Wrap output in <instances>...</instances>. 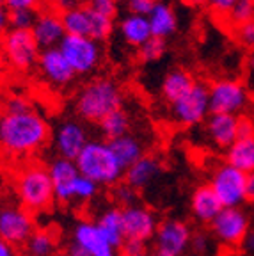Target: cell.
I'll use <instances>...</instances> for the list:
<instances>
[{
  "mask_svg": "<svg viewBox=\"0 0 254 256\" xmlns=\"http://www.w3.org/2000/svg\"><path fill=\"white\" fill-rule=\"evenodd\" d=\"M78 172L98 187H114L124 176V169L118 162L107 140L91 139L75 158Z\"/></svg>",
  "mask_w": 254,
  "mask_h": 256,
  "instance_id": "obj_3",
  "label": "cell"
},
{
  "mask_svg": "<svg viewBox=\"0 0 254 256\" xmlns=\"http://www.w3.org/2000/svg\"><path fill=\"white\" fill-rule=\"evenodd\" d=\"M0 256H16L14 248L11 244H8L6 240L0 238Z\"/></svg>",
  "mask_w": 254,
  "mask_h": 256,
  "instance_id": "obj_48",
  "label": "cell"
},
{
  "mask_svg": "<svg viewBox=\"0 0 254 256\" xmlns=\"http://www.w3.org/2000/svg\"><path fill=\"white\" fill-rule=\"evenodd\" d=\"M183 2H187L188 6H202L206 0H183Z\"/></svg>",
  "mask_w": 254,
  "mask_h": 256,
  "instance_id": "obj_52",
  "label": "cell"
},
{
  "mask_svg": "<svg viewBox=\"0 0 254 256\" xmlns=\"http://www.w3.org/2000/svg\"><path fill=\"white\" fill-rule=\"evenodd\" d=\"M46 169L48 174H50V180H52L56 201L60 204H73V188H75L76 178L80 176L78 169L75 166V160L57 156L50 162Z\"/></svg>",
  "mask_w": 254,
  "mask_h": 256,
  "instance_id": "obj_15",
  "label": "cell"
},
{
  "mask_svg": "<svg viewBox=\"0 0 254 256\" xmlns=\"http://www.w3.org/2000/svg\"><path fill=\"white\" fill-rule=\"evenodd\" d=\"M158 0H126V8L130 14L137 16H150V12L155 9Z\"/></svg>",
  "mask_w": 254,
  "mask_h": 256,
  "instance_id": "obj_39",
  "label": "cell"
},
{
  "mask_svg": "<svg viewBox=\"0 0 254 256\" xmlns=\"http://www.w3.org/2000/svg\"><path fill=\"white\" fill-rule=\"evenodd\" d=\"M120 251L126 252V254H132V252H142V251H146V244H144V242H139V240H126Z\"/></svg>",
  "mask_w": 254,
  "mask_h": 256,
  "instance_id": "obj_44",
  "label": "cell"
},
{
  "mask_svg": "<svg viewBox=\"0 0 254 256\" xmlns=\"http://www.w3.org/2000/svg\"><path fill=\"white\" fill-rule=\"evenodd\" d=\"M88 8H91L92 11L105 14L108 18H116L118 16V2L116 0H88Z\"/></svg>",
  "mask_w": 254,
  "mask_h": 256,
  "instance_id": "obj_38",
  "label": "cell"
},
{
  "mask_svg": "<svg viewBox=\"0 0 254 256\" xmlns=\"http://www.w3.org/2000/svg\"><path fill=\"white\" fill-rule=\"evenodd\" d=\"M89 140V132L82 121L66 120L57 126L54 136V148L60 158L75 160Z\"/></svg>",
  "mask_w": 254,
  "mask_h": 256,
  "instance_id": "obj_14",
  "label": "cell"
},
{
  "mask_svg": "<svg viewBox=\"0 0 254 256\" xmlns=\"http://www.w3.org/2000/svg\"><path fill=\"white\" fill-rule=\"evenodd\" d=\"M100 132L104 140H112L118 139V137H123L126 134H130L132 128V118L123 107L118 108V110L110 112L108 116H105L104 120L98 123Z\"/></svg>",
  "mask_w": 254,
  "mask_h": 256,
  "instance_id": "obj_29",
  "label": "cell"
},
{
  "mask_svg": "<svg viewBox=\"0 0 254 256\" xmlns=\"http://www.w3.org/2000/svg\"><path fill=\"white\" fill-rule=\"evenodd\" d=\"M194 82H196L194 76L188 72H185V70H182V68L171 70V72L164 76L162 86H160V92H162L164 100L171 105V104H174L178 98H182V96L194 86Z\"/></svg>",
  "mask_w": 254,
  "mask_h": 256,
  "instance_id": "obj_27",
  "label": "cell"
},
{
  "mask_svg": "<svg viewBox=\"0 0 254 256\" xmlns=\"http://www.w3.org/2000/svg\"><path fill=\"white\" fill-rule=\"evenodd\" d=\"M16 194L22 208L28 214L46 212L56 203L48 169L41 164H28L16 174Z\"/></svg>",
  "mask_w": 254,
  "mask_h": 256,
  "instance_id": "obj_4",
  "label": "cell"
},
{
  "mask_svg": "<svg viewBox=\"0 0 254 256\" xmlns=\"http://www.w3.org/2000/svg\"><path fill=\"white\" fill-rule=\"evenodd\" d=\"M123 105V91L118 82L107 76H98L80 89L75 98V110L80 120L96 123L118 110Z\"/></svg>",
  "mask_w": 254,
  "mask_h": 256,
  "instance_id": "obj_2",
  "label": "cell"
},
{
  "mask_svg": "<svg viewBox=\"0 0 254 256\" xmlns=\"http://www.w3.org/2000/svg\"><path fill=\"white\" fill-rule=\"evenodd\" d=\"M254 136V123L250 118L238 116V124H236V137L238 139H246V137Z\"/></svg>",
  "mask_w": 254,
  "mask_h": 256,
  "instance_id": "obj_43",
  "label": "cell"
},
{
  "mask_svg": "<svg viewBox=\"0 0 254 256\" xmlns=\"http://www.w3.org/2000/svg\"><path fill=\"white\" fill-rule=\"evenodd\" d=\"M57 249V236L50 230H34L25 242V251L28 256H54Z\"/></svg>",
  "mask_w": 254,
  "mask_h": 256,
  "instance_id": "obj_30",
  "label": "cell"
},
{
  "mask_svg": "<svg viewBox=\"0 0 254 256\" xmlns=\"http://www.w3.org/2000/svg\"><path fill=\"white\" fill-rule=\"evenodd\" d=\"M68 64L72 66L75 75H89L100 66L102 59H104V48L102 43L91 40V38L84 36H66L57 46Z\"/></svg>",
  "mask_w": 254,
  "mask_h": 256,
  "instance_id": "obj_6",
  "label": "cell"
},
{
  "mask_svg": "<svg viewBox=\"0 0 254 256\" xmlns=\"http://www.w3.org/2000/svg\"><path fill=\"white\" fill-rule=\"evenodd\" d=\"M171 116L182 126H196L210 116V94L208 86L196 80L182 98L171 104Z\"/></svg>",
  "mask_w": 254,
  "mask_h": 256,
  "instance_id": "obj_8",
  "label": "cell"
},
{
  "mask_svg": "<svg viewBox=\"0 0 254 256\" xmlns=\"http://www.w3.org/2000/svg\"><path fill=\"white\" fill-rule=\"evenodd\" d=\"M32 110L30 102H27L22 96H11L8 102H6V110L4 112H27Z\"/></svg>",
  "mask_w": 254,
  "mask_h": 256,
  "instance_id": "obj_41",
  "label": "cell"
},
{
  "mask_svg": "<svg viewBox=\"0 0 254 256\" xmlns=\"http://www.w3.org/2000/svg\"><path fill=\"white\" fill-rule=\"evenodd\" d=\"M214 249L215 242L212 235H208L206 232L192 233L190 246H188V252L192 256H214Z\"/></svg>",
  "mask_w": 254,
  "mask_h": 256,
  "instance_id": "obj_34",
  "label": "cell"
},
{
  "mask_svg": "<svg viewBox=\"0 0 254 256\" xmlns=\"http://www.w3.org/2000/svg\"><path fill=\"white\" fill-rule=\"evenodd\" d=\"M204 4L208 6V9H210L214 14L228 16V12L231 11V8L236 4V0H206Z\"/></svg>",
  "mask_w": 254,
  "mask_h": 256,
  "instance_id": "obj_40",
  "label": "cell"
},
{
  "mask_svg": "<svg viewBox=\"0 0 254 256\" xmlns=\"http://www.w3.org/2000/svg\"><path fill=\"white\" fill-rule=\"evenodd\" d=\"M247 178L249 174L230 164H218L210 176L208 185L218 198L222 208H244L247 203Z\"/></svg>",
  "mask_w": 254,
  "mask_h": 256,
  "instance_id": "obj_5",
  "label": "cell"
},
{
  "mask_svg": "<svg viewBox=\"0 0 254 256\" xmlns=\"http://www.w3.org/2000/svg\"><path fill=\"white\" fill-rule=\"evenodd\" d=\"M72 242L80 246L89 256H120V251L105 240L94 220H78L72 232Z\"/></svg>",
  "mask_w": 254,
  "mask_h": 256,
  "instance_id": "obj_16",
  "label": "cell"
},
{
  "mask_svg": "<svg viewBox=\"0 0 254 256\" xmlns=\"http://www.w3.org/2000/svg\"><path fill=\"white\" fill-rule=\"evenodd\" d=\"M210 94V114H230L244 116L250 104L249 89L234 78H220L208 88Z\"/></svg>",
  "mask_w": 254,
  "mask_h": 256,
  "instance_id": "obj_7",
  "label": "cell"
},
{
  "mask_svg": "<svg viewBox=\"0 0 254 256\" xmlns=\"http://www.w3.org/2000/svg\"><path fill=\"white\" fill-rule=\"evenodd\" d=\"M160 172H162L160 160L153 155H144L142 158H139L135 164H132L130 168L124 171L123 182L139 192V190H142V188L150 187V185L160 176Z\"/></svg>",
  "mask_w": 254,
  "mask_h": 256,
  "instance_id": "obj_20",
  "label": "cell"
},
{
  "mask_svg": "<svg viewBox=\"0 0 254 256\" xmlns=\"http://www.w3.org/2000/svg\"><path fill=\"white\" fill-rule=\"evenodd\" d=\"M236 124H238V118L230 116V114H210L206 118V124H204V134H206L208 140L214 144L215 148L224 150L226 152L236 137Z\"/></svg>",
  "mask_w": 254,
  "mask_h": 256,
  "instance_id": "obj_19",
  "label": "cell"
},
{
  "mask_svg": "<svg viewBox=\"0 0 254 256\" xmlns=\"http://www.w3.org/2000/svg\"><path fill=\"white\" fill-rule=\"evenodd\" d=\"M0 4H4V0H0Z\"/></svg>",
  "mask_w": 254,
  "mask_h": 256,
  "instance_id": "obj_55",
  "label": "cell"
},
{
  "mask_svg": "<svg viewBox=\"0 0 254 256\" xmlns=\"http://www.w3.org/2000/svg\"><path fill=\"white\" fill-rule=\"evenodd\" d=\"M234 36H236V41H238L242 46L249 48L250 52H252L254 50V20L234 28Z\"/></svg>",
  "mask_w": 254,
  "mask_h": 256,
  "instance_id": "obj_37",
  "label": "cell"
},
{
  "mask_svg": "<svg viewBox=\"0 0 254 256\" xmlns=\"http://www.w3.org/2000/svg\"><path fill=\"white\" fill-rule=\"evenodd\" d=\"M226 20L234 28L244 24H249L254 20V0H236V4L228 12Z\"/></svg>",
  "mask_w": 254,
  "mask_h": 256,
  "instance_id": "obj_32",
  "label": "cell"
},
{
  "mask_svg": "<svg viewBox=\"0 0 254 256\" xmlns=\"http://www.w3.org/2000/svg\"><path fill=\"white\" fill-rule=\"evenodd\" d=\"M247 200L254 201V174H249L247 178Z\"/></svg>",
  "mask_w": 254,
  "mask_h": 256,
  "instance_id": "obj_49",
  "label": "cell"
},
{
  "mask_svg": "<svg viewBox=\"0 0 254 256\" xmlns=\"http://www.w3.org/2000/svg\"><path fill=\"white\" fill-rule=\"evenodd\" d=\"M120 256H151L148 251H142V252H132V254H126V252H120Z\"/></svg>",
  "mask_w": 254,
  "mask_h": 256,
  "instance_id": "obj_51",
  "label": "cell"
},
{
  "mask_svg": "<svg viewBox=\"0 0 254 256\" xmlns=\"http://www.w3.org/2000/svg\"><path fill=\"white\" fill-rule=\"evenodd\" d=\"M41 2L43 0H4V6L9 11H14V9H32V11H38Z\"/></svg>",
  "mask_w": 254,
  "mask_h": 256,
  "instance_id": "obj_42",
  "label": "cell"
},
{
  "mask_svg": "<svg viewBox=\"0 0 254 256\" xmlns=\"http://www.w3.org/2000/svg\"><path fill=\"white\" fill-rule=\"evenodd\" d=\"M250 203H252V217H254V201H250Z\"/></svg>",
  "mask_w": 254,
  "mask_h": 256,
  "instance_id": "obj_53",
  "label": "cell"
},
{
  "mask_svg": "<svg viewBox=\"0 0 254 256\" xmlns=\"http://www.w3.org/2000/svg\"><path fill=\"white\" fill-rule=\"evenodd\" d=\"M192 228L182 219H166L158 224L153 236L155 251L166 256H183L188 252L192 238Z\"/></svg>",
  "mask_w": 254,
  "mask_h": 256,
  "instance_id": "obj_11",
  "label": "cell"
},
{
  "mask_svg": "<svg viewBox=\"0 0 254 256\" xmlns=\"http://www.w3.org/2000/svg\"><path fill=\"white\" fill-rule=\"evenodd\" d=\"M121 212H123L126 240H139L144 244L148 240H153L160 220L151 208L137 203L132 206L121 208Z\"/></svg>",
  "mask_w": 254,
  "mask_h": 256,
  "instance_id": "obj_13",
  "label": "cell"
},
{
  "mask_svg": "<svg viewBox=\"0 0 254 256\" xmlns=\"http://www.w3.org/2000/svg\"><path fill=\"white\" fill-rule=\"evenodd\" d=\"M0 210H2V208H0Z\"/></svg>",
  "mask_w": 254,
  "mask_h": 256,
  "instance_id": "obj_56",
  "label": "cell"
},
{
  "mask_svg": "<svg viewBox=\"0 0 254 256\" xmlns=\"http://www.w3.org/2000/svg\"><path fill=\"white\" fill-rule=\"evenodd\" d=\"M112 196H114V201L120 204V208H126L132 206V204H137V198H139V192L132 188L128 184L124 182H120L118 185L112 187Z\"/></svg>",
  "mask_w": 254,
  "mask_h": 256,
  "instance_id": "obj_36",
  "label": "cell"
},
{
  "mask_svg": "<svg viewBox=\"0 0 254 256\" xmlns=\"http://www.w3.org/2000/svg\"><path fill=\"white\" fill-rule=\"evenodd\" d=\"M167 52V41L166 40H160V38H153L151 36L142 46L137 48V56L142 62H156L160 60Z\"/></svg>",
  "mask_w": 254,
  "mask_h": 256,
  "instance_id": "obj_31",
  "label": "cell"
},
{
  "mask_svg": "<svg viewBox=\"0 0 254 256\" xmlns=\"http://www.w3.org/2000/svg\"><path fill=\"white\" fill-rule=\"evenodd\" d=\"M107 142L124 171H126L132 164H135L137 160L146 155V152H144V142L137 136H134L132 132L123 137H118V139L107 140Z\"/></svg>",
  "mask_w": 254,
  "mask_h": 256,
  "instance_id": "obj_24",
  "label": "cell"
},
{
  "mask_svg": "<svg viewBox=\"0 0 254 256\" xmlns=\"http://www.w3.org/2000/svg\"><path fill=\"white\" fill-rule=\"evenodd\" d=\"M116 2H118V4H120V2H126V0H116Z\"/></svg>",
  "mask_w": 254,
  "mask_h": 256,
  "instance_id": "obj_54",
  "label": "cell"
},
{
  "mask_svg": "<svg viewBox=\"0 0 254 256\" xmlns=\"http://www.w3.org/2000/svg\"><path fill=\"white\" fill-rule=\"evenodd\" d=\"M226 164L246 174H254V136L236 139L226 150Z\"/></svg>",
  "mask_w": 254,
  "mask_h": 256,
  "instance_id": "obj_26",
  "label": "cell"
},
{
  "mask_svg": "<svg viewBox=\"0 0 254 256\" xmlns=\"http://www.w3.org/2000/svg\"><path fill=\"white\" fill-rule=\"evenodd\" d=\"M94 222L108 244L120 251L124 242H126V233H124V222H123V212H121V208L120 206L105 208Z\"/></svg>",
  "mask_w": 254,
  "mask_h": 256,
  "instance_id": "obj_22",
  "label": "cell"
},
{
  "mask_svg": "<svg viewBox=\"0 0 254 256\" xmlns=\"http://www.w3.org/2000/svg\"><path fill=\"white\" fill-rule=\"evenodd\" d=\"M40 72L43 73L44 78L56 88H66L75 80V72L68 64L64 56L60 54L59 48H48L41 50L40 59H38Z\"/></svg>",
  "mask_w": 254,
  "mask_h": 256,
  "instance_id": "obj_17",
  "label": "cell"
},
{
  "mask_svg": "<svg viewBox=\"0 0 254 256\" xmlns=\"http://www.w3.org/2000/svg\"><path fill=\"white\" fill-rule=\"evenodd\" d=\"M36 230L32 214L22 206H6L0 210V238L12 248L25 246L28 236Z\"/></svg>",
  "mask_w": 254,
  "mask_h": 256,
  "instance_id": "obj_12",
  "label": "cell"
},
{
  "mask_svg": "<svg viewBox=\"0 0 254 256\" xmlns=\"http://www.w3.org/2000/svg\"><path fill=\"white\" fill-rule=\"evenodd\" d=\"M2 46H4V54L8 57L9 64L12 68L20 70V72H27L32 66H36L41 54V48L38 46L30 30H14V28H11V30L6 32Z\"/></svg>",
  "mask_w": 254,
  "mask_h": 256,
  "instance_id": "obj_10",
  "label": "cell"
},
{
  "mask_svg": "<svg viewBox=\"0 0 254 256\" xmlns=\"http://www.w3.org/2000/svg\"><path fill=\"white\" fill-rule=\"evenodd\" d=\"M30 32L41 50L57 48L60 41H62V38L66 36L60 14H57L56 11L38 12L36 24H34Z\"/></svg>",
  "mask_w": 254,
  "mask_h": 256,
  "instance_id": "obj_18",
  "label": "cell"
},
{
  "mask_svg": "<svg viewBox=\"0 0 254 256\" xmlns=\"http://www.w3.org/2000/svg\"><path fill=\"white\" fill-rule=\"evenodd\" d=\"M118 30H120L124 43L130 44V46H135V48L142 46V44L151 38L150 22H148L146 16L130 14V12L121 18L120 25H118Z\"/></svg>",
  "mask_w": 254,
  "mask_h": 256,
  "instance_id": "obj_25",
  "label": "cell"
},
{
  "mask_svg": "<svg viewBox=\"0 0 254 256\" xmlns=\"http://www.w3.org/2000/svg\"><path fill=\"white\" fill-rule=\"evenodd\" d=\"M249 230L250 217L244 208H222L210 224L214 240L226 248H240Z\"/></svg>",
  "mask_w": 254,
  "mask_h": 256,
  "instance_id": "obj_9",
  "label": "cell"
},
{
  "mask_svg": "<svg viewBox=\"0 0 254 256\" xmlns=\"http://www.w3.org/2000/svg\"><path fill=\"white\" fill-rule=\"evenodd\" d=\"M38 11L32 9H14L9 11V27L14 30H32L36 24Z\"/></svg>",
  "mask_w": 254,
  "mask_h": 256,
  "instance_id": "obj_35",
  "label": "cell"
},
{
  "mask_svg": "<svg viewBox=\"0 0 254 256\" xmlns=\"http://www.w3.org/2000/svg\"><path fill=\"white\" fill-rule=\"evenodd\" d=\"M151 28V36L160 38V40H167L178 30V16L171 4H167L164 0H158L155 9L148 16Z\"/></svg>",
  "mask_w": 254,
  "mask_h": 256,
  "instance_id": "obj_23",
  "label": "cell"
},
{
  "mask_svg": "<svg viewBox=\"0 0 254 256\" xmlns=\"http://www.w3.org/2000/svg\"><path fill=\"white\" fill-rule=\"evenodd\" d=\"M50 124L34 108L0 116V148L9 155H32L50 139Z\"/></svg>",
  "mask_w": 254,
  "mask_h": 256,
  "instance_id": "obj_1",
  "label": "cell"
},
{
  "mask_svg": "<svg viewBox=\"0 0 254 256\" xmlns=\"http://www.w3.org/2000/svg\"><path fill=\"white\" fill-rule=\"evenodd\" d=\"M64 32L70 36L89 38V8L88 6H70L60 14Z\"/></svg>",
  "mask_w": 254,
  "mask_h": 256,
  "instance_id": "obj_28",
  "label": "cell"
},
{
  "mask_svg": "<svg viewBox=\"0 0 254 256\" xmlns=\"http://www.w3.org/2000/svg\"><path fill=\"white\" fill-rule=\"evenodd\" d=\"M98 190L100 187L94 182H91L89 178L80 174L75 182V188H73V203H80V204L89 203V201H92L98 196Z\"/></svg>",
  "mask_w": 254,
  "mask_h": 256,
  "instance_id": "obj_33",
  "label": "cell"
},
{
  "mask_svg": "<svg viewBox=\"0 0 254 256\" xmlns=\"http://www.w3.org/2000/svg\"><path fill=\"white\" fill-rule=\"evenodd\" d=\"M9 27V9L4 4H0V34L8 32Z\"/></svg>",
  "mask_w": 254,
  "mask_h": 256,
  "instance_id": "obj_46",
  "label": "cell"
},
{
  "mask_svg": "<svg viewBox=\"0 0 254 256\" xmlns=\"http://www.w3.org/2000/svg\"><path fill=\"white\" fill-rule=\"evenodd\" d=\"M247 68L250 70V73H254V50L249 54V57H247Z\"/></svg>",
  "mask_w": 254,
  "mask_h": 256,
  "instance_id": "obj_50",
  "label": "cell"
},
{
  "mask_svg": "<svg viewBox=\"0 0 254 256\" xmlns=\"http://www.w3.org/2000/svg\"><path fill=\"white\" fill-rule=\"evenodd\" d=\"M222 210V204L215 196V192L208 184L199 185L194 188L190 196V214L198 222L208 224L210 226L212 220L218 216V212Z\"/></svg>",
  "mask_w": 254,
  "mask_h": 256,
  "instance_id": "obj_21",
  "label": "cell"
},
{
  "mask_svg": "<svg viewBox=\"0 0 254 256\" xmlns=\"http://www.w3.org/2000/svg\"><path fill=\"white\" fill-rule=\"evenodd\" d=\"M240 248H244V251H246V252L254 254V228H252V226H250V230L247 232V235L244 236L242 246H240Z\"/></svg>",
  "mask_w": 254,
  "mask_h": 256,
  "instance_id": "obj_45",
  "label": "cell"
},
{
  "mask_svg": "<svg viewBox=\"0 0 254 256\" xmlns=\"http://www.w3.org/2000/svg\"><path fill=\"white\" fill-rule=\"evenodd\" d=\"M66 256H89L88 252L84 251L80 246H76V244H70L68 246V249H66Z\"/></svg>",
  "mask_w": 254,
  "mask_h": 256,
  "instance_id": "obj_47",
  "label": "cell"
}]
</instances>
